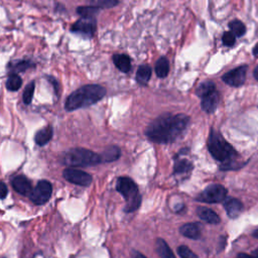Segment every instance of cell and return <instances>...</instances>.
Returning a JSON list of instances; mask_svg holds the SVG:
<instances>
[{
    "instance_id": "cell-1",
    "label": "cell",
    "mask_w": 258,
    "mask_h": 258,
    "mask_svg": "<svg viewBox=\"0 0 258 258\" xmlns=\"http://www.w3.org/2000/svg\"><path fill=\"white\" fill-rule=\"evenodd\" d=\"M188 123L189 118L184 114L162 115L147 126L145 134L152 142L170 143L181 136Z\"/></svg>"
},
{
    "instance_id": "cell-2",
    "label": "cell",
    "mask_w": 258,
    "mask_h": 258,
    "mask_svg": "<svg viewBox=\"0 0 258 258\" xmlns=\"http://www.w3.org/2000/svg\"><path fill=\"white\" fill-rule=\"evenodd\" d=\"M106 95V89L100 85H85L74 91L66 101V109L74 111L99 102Z\"/></svg>"
},
{
    "instance_id": "cell-3",
    "label": "cell",
    "mask_w": 258,
    "mask_h": 258,
    "mask_svg": "<svg viewBox=\"0 0 258 258\" xmlns=\"http://www.w3.org/2000/svg\"><path fill=\"white\" fill-rule=\"evenodd\" d=\"M208 148L212 156L224 163V168H229L231 163H234V159L237 156L236 150L228 143L224 137L214 129L211 130L208 139Z\"/></svg>"
},
{
    "instance_id": "cell-4",
    "label": "cell",
    "mask_w": 258,
    "mask_h": 258,
    "mask_svg": "<svg viewBox=\"0 0 258 258\" xmlns=\"http://www.w3.org/2000/svg\"><path fill=\"white\" fill-rule=\"evenodd\" d=\"M116 189L124 198L126 205L124 211L131 213L136 211L141 205V196L137 184L128 176H120L116 181Z\"/></svg>"
},
{
    "instance_id": "cell-5",
    "label": "cell",
    "mask_w": 258,
    "mask_h": 258,
    "mask_svg": "<svg viewBox=\"0 0 258 258\" xmlns=\"http://www.w3.org/2000/svg\"><path fill=\"white\" fill-rule=\"evenodd\" d=\"M100 154L85 148H73L64 153L62 163L69 167H85L101 163Z\"/></svg>"
},
{
    "instance_id": "cell-6",
    "label": "cell",
    "mask_w": 258,
    "mask_h": 258,
    "mask_svg": "<svg viewBox=\"0 0 258 258\" xmlns=\"http://www.w3.org/2000/svg\"><path fill=\"white\" fill-rule=\"evenodd\" d=\"M52 185L48 180H39L34 188H32L29 199L35 205L45 204L51 197Z\"/></svg>"
},
{
    "instance_id": "cell-7",
    "label": "cell",
    "mask_w": 258,
    "mask_h": 258,
    "mask_svg": "<svg viewBox=\"0 0 258 258\" xmlns=\"http://www.w3.org/2000/svg\"><path fill=\"white\" fill-rule=\"evenodd\" d=\"M62 176L66 180L81 186H89L93 181V177L91 174L74 167L66 168L62 171Z\"/></svg>"
},
{
    "instance_id": "cell-8",
    "label": "cell",
    "mask_w": 258,
    "mask_h": 258,
    "mask_svg": "<svg viewBox=\"0 0 258 258\" xmlns=\"http://www.w3.org/2000/svg\"><path fill=\"white\" fill-rule=\"evenodd\" d=\"M227 189L221 184H211L207 186L200 195V200L205 203H221L225 201Z\"/></svg>"
},
{
    "instance_id": "cell-9",
    "label": "cell",
    "mask_w": 258,
    "mask_h": 258,
    "mask_svg": "<svg viewBox=\"0 0 258 258\" xmlns=\"http://www.w3.org/2000/svg\"><path fill=\"white\" fill-rule=\"evenodd\" d=\"M246 72H247V66H240V67L226 73L222 77V79L229 86L240 87L245 83Z\"/></svg>"
},
{
    "instance_id": "cell-10",
    "label": "cell",
    "mask_w": 258,
    "mask_h": 258,
    "mask_svg": "<svg viewBox=\"0 0 258 258\" xmlns=\"http://www.w3.org/2000/svg\"><path fill=\"white\" fill-rule=\"evenodd\" d=\"M96 30V20L95 18L82 17L72 26V31L76 33L83 34L85 36H93Z\"/></svg>"
},
{
    "instance_id": "cell-11",
    "label": "cell",
    "mask_w": 258,
    "mask_h": 258,
    "mask_svg": "<svg viewBox=\"0 0 258 258\" xmlns=\"http://www.w3.org/2000/svg\"><path fill=\"white\" fill-rule=\"evenodd\" d=\"M11 184L14 190L22 196H29L32 187L30 180L24 175H16L11 179Z\"/></svg>"
},
{
    "instance_id": "cell-12",
    "label": "cell",
    "mask_w": 258,
    "mask_h": 258,
    "mask_svg": "<svg viewBox=\"0 0 258 258\" xmlns=\"http://www.w3.org/2000/svg\"><path fill=\"white\" fill-rule=\"evenodd\" d=\"M219 98L220 95L217 90L205 96L204 98H202V109L207 113H213L217 109V106L219 104Z\"/></svg>"
},
{
    "instance_id": "cell-13",
    "label": "cell",
    "mask_w": 258,
    "mask_h": 258,
    "mask_svg": "<svg viewBox=\"0 0 258 258\" xmlns=\"http://www.w3.org/2000/svg\"><path fill=\"white\" fill-rule=\"evenodd\" d=\"M224 207L226 209L228 216L232 219L237 218L241 214L242 209H243L242 203L239 200L234 199V198L226 199L225 203H224Z\"/></svg>"
},
{
    "instance_id": "cell-14",
    "label": "cell",
    "mask_w": 258,
    "mask_h": 258,
    "mask_svg": "<svg viewBox=\"0 0 258 258\" xmlns=\"http://www.w3.org/2000/svg\"><path fill=\"white\" fill-rule=\"evenodd\" d=\"M179 232L182 236L189 239H199L201 237V228L197 223H187L180 227Z\"/></svg>"
},
{
    "instance_id": "cell-15",
    "label": "cell",
    "mask_w": 258,
    "mask_h": 258,
    "mask_svg": "<svg viewBox=\"0 0 258 258\" xmlns=\"http://www.w3.org/2000/svg\"><path fill=\"white\" fill-rule=\"evenodd\" d=\"M197 214L199 218H201L203 221L209 223V224H218L220 223L219 216L211 209L205 208V207H199L197 210Z\"/></svg>"
},
{
    "instance_id": "cell-16",
    "label": "cell",
    "mask_w": 258,
    "mask_h": 258,
    "mask_svg": "<svg viewBox=\"0 0 258 258\" xmlns=\"http://www.w3.org/2000/svg\"><path fill=\"white\" fill-rule=\"evenodd\" d=\"M114 64L123 73H127L131 69V60L127 54L117 53L113 55Z\"/></svg>"
},
{
    "instance_id": "cell-17",
    "label": "cell",
    "mask_w": 258,
    "mask_h": 258,
    "mask_svg": "<svg viewBox=\"0 0 258 258\" xmlns=\"http://www.w3.org/2000/svg\"><path fill=\"white\" fill-rule=\"evenodd\" d=\"M121 151L120 148L118 146L115 145H111L109 147H107L101 154V161L102 162H112L117 160L120 157Z\"/></svg>"
},
{
    "instance_id": "cell-18",
    "label": "cell",
    "mask_w": 258,
    "mask_h": 258,
    "mask_svg": "<svg viewBox=\"0 0 258 258\" xmlns=\"http://www.w3.org/2000/svg\"><path fill=\"white\" fill-rule=\"evenodd\" d=\"M52 127L51 126H46L42 129H40L39 131L36 132L35 136H34V141L37 145L39 146H43L45 145L52 137Z\"/></svg>"
},
{
    "instance_id": "cell-19",
    "label": "cell",
    "mask_w": 258,
    "mask_h": 258,
    "mask_svg": "<svg viewBox=\"0 0 258 258\" xmlns=\"http://www.w3.org/2000/svg\"><path fill=\"white\" fill-rule=\"evenodd\" d=\"M155 249L160 258H175L173 252L171 251V249L169 248L167 243L161 238H158L156 240Z\"/></svg>"
},
{
    "instance_id": "cell-20",
    "label": "cell",
    "mask_w": 258,
    "mask_h": 258,
    "mask_svg": "<svg viewBox=\"0 0 258 258\" xmlns=\"http://www.w3.org/2000/svg\"><path fill=\"white\" fill-rule=\"evenodd\" d=\"M151 77V68L148 64H142L136 73V81L140 85H146Z\"/></svg>"
},
{
    "instance_id": "cell-21",
    "label": "cell",
    "mask_w": 258,
    "mask_h": 258,
    "mask_svg": "<svg viewBox=\"0 0 258 258\" xmlns=\"http://www.w3.org/2000/svg\"><path fill=\"white\" fill-rule=\"evenodd\" d=\"M169 72V63L166 57H160L155 63V74L159 78H165Z\"/></svg>"
},
{
    "instance_id": "cell-22",
    "label": "cell",
    "mask_w": 258,
    "mask_h": 258,
    "mask_svg": "<svg viewBox=\"0 0 258 258\" xmlns=\"http://www.w3.org/2000/svg\"><path fill=\"white\" fill-rule=\"evenodd\" d=\"M214 91H216L215 84L211 81H206V82H203L202 84H200V86L197 88L196 93L199 97L204 98L205 96L211 94Z\"/></svg>"
},
{
    "instance_id": "cell-23",
    "label": "cell",
    "mask_w": 258,
    "mask_h": 258,
    "mask_svg": "<svg viewBox=\"0 0 258 258\" xmlns=\"http://www.w3.org/2000/svg\"><path fill=\"white\" fill-rule=\"evenodd\" d=\"M99 8L94 6H80L77 8V13L81 15L82 17L87 18H95V16L98 14Z\"/></svg>"
},
{
    "instance_id": "cell-24",
    "label": "cell",
    "mask_w": 258,
    "mask_h": 258,
    "mask_svg": "<svg viewBox=\"0 0 258 258\" xmlns=\"http://www.w3.org/2000/svg\"><path fill=\"white\" fill-rule=\"evenodd\" d=\"M229 27L231 29V32H233V34L237 37L244 35L246 32V27L244 23L241 22L240 20H233L232 22L229 23Z\"/></svg>"
},
{
    "instance_id": "cell-25",
    "label": "cell",
    "mask_w": 258,
    "mask_h": 258,
    "mask_svg": "<svg viewBox=\"0 0 258 258\" xmlns=\"http://www.w3.org/2000/svg\"><path fill=\"white\" fill-rule=\"evenodd\" d=\"M22 85V80L18 75H11L6 81V88L9 91H17Z\"/></svg>"
},
{
    "instance_id": "cell-26",
    "label": "cell",
    "mask_w": 258,
    "mask_h": 258,
    "mask_svg": "<svg viewBox=\"0 0 258 258\" xmlns=\"http://www.w3.org/2000/svg\"><path fill=\"white\" fill-rule=\"evenodd\" d=\"M192 168V164L186 160V159H180L177 160L174 164V173L180 174V173H185L189 171Z\"/></svg>"
},
{
    "instance_id": "cell-27",
    "label": "cell",
    "mask_w": 258,
    "mask_h": 258,
    "mask_svg": "<svg viewBox=\"0 0 258 258\" xmlns=\"http://www.w3.org/2000/svg\"><path fill=\"white\" fill-rule=\"evenodd\" d=\"M91 6L97 8H111L118 4V0H89Z\"/></svg>"
},
{
    "instance_id": "cell-28",
    "label": "cell",
    "mask_w": 258,
    "mask_h": 258,
    "mask_svg": "<svg viewBox=\"0 0 258 258\" xmlns=\"http://www.w3.org/2000/svg\"><path fill=\"white\" fill-rule=\"evenodd\" d=\"M34 64L31 63L29 60H17L15 62H12L11 63V68L10 70L12 72H23L25 71L26 69L30 68V67H33Z\"/></svg>"
},
{
    "instance_id": "cell-29",
    "label": "cell",
    "mask_w": 258,
    "mask_h": 258,
    "mask_svg": "<svg viewBox=\"0 0 258 258\" xmlns=\"http://www.w3.org/2000/svg\"><path fill=\"white\" fill-rule=\"evenodd\" d=\"M33 93H34V82H31L29 85H27V87L23 92L22 99L25 104H30L33 97Z\"/></svg>"
},
{
    "instance_id": "cell-30",
    "label": "cell",
    "mask_w": 258,
    "mask_h": 258,
    "mask_svg": "<svg viewBox=\"0 0 258 258\" xmlns=\"http://www.w3.org/2000/svg\"><path fill=\"white\" fill-rule=\"evenodd\" d=\"M177 254L180 258H198V256L187 246L184 245H181L177 248Z\"/></svg>"
},
{
    "instance_id": "cell-31",
    "label": "cell",
    "mask_w": 258,
    "mask_h": 258,
    "mask_svg": "<svg viewBox=\"0 0 258 258\" xmlns=\"http://www.w3.org/2000/svg\"><path fill=\"white\" fill-rule=\"evenodd\" d=\"M222 41L227 46H232L236 41V36L231 31H227L222 36Z\"/></svg>"
},
{
    "instance_id": "cell-32",
    "label": "cell",
    "mask_w": 258,
    "mask_h": 258,
    "mask_svg": "<svg viewBox=\"0 0 258 258\" xmlns=\"http://www.w3.org/2000/svg\"><path fill=\"white\" fill-rule=\"evenodd\" d=\"M7 194H8L7 185L4 182L0 181V199H5Z\"/></svg>"
},
{
    "instance_id": "cell-33",
    "label": "cell",
    "mask_w": 258,
    "mask_h": 258,
    "mask_svg": "<svg viewBox=\"0 0 258 258\" xmlns=\"http://www.w3.org/2000/svg\"><path fill=\"white\" fill-rule=\"evenodd\" d=\"M131 257L132 258H146L142 253L136 251V250H132L131 252Z\"/></svg>"
},
{
    "instance_id": "cell-34",
    "label": "cell",
    "mask_w": 258,
    "mask_h": 258,
    "mask_svg": "<svg viewBox=\"0 0 258 258\" xmlns=\"http://www.w3.org/2000/svg\"><path fill=\"white\" fill-rule=\"evenodd\" d=\"M237 258H254V257L250 256L248 254H245V253H240V254H238Z\"/></svg>"
},
{
    "instance_id": "cell-35",
    "label": "cell",
    "mask_w": 258,
    "mask_h": 258,
    "mask_svg": "<svg viewBox=\"0 0 258 258\" xmlns=\"http://www.w3.org/2000/svg\"><path fill=\"white\" fill-rule=\"evenodd\" d=\"M253 75L255 77V79L258 81V66L254 69V72H253Z\"/></svg>"
},
{
    "instance_id": "cell-36",
    "label": "cell",
    "mask_w": 258,
    "mask_h": 258,
    "mask_svg": "<svg viewBox=\"0 0 258 258\" xmlns=\"http://www.w3.org/2000/svg\"><path fill=\"white\" fill-rule=\"evenodd\" d=\"M253 54L255 56H258V43L255 45V47L253 48Z\"/></svg>"
},
{
    "instance_id": "cell-37",
    "label": "cell",
    "mask_w": 258,
    "mask_h": 258,
    "mask_svg": "<svg viewBox=\"0 0 258 258\" xmlns=\"http://www.w3.org/2000/svg\"><path fill=\"white\" fill-rule=\"evenodd\" d=\"M253 257H254V258H258V249H256V250L253 251Z\"/></svg>"
},
{
    "instance_id": "cell-38",
    "label": "cell",
    "mask_w": 258,
    "mask_h": 258,
    "mask_svg": "<svg viewBox=\"0 0 258 258\" xmlns=\"http://www.w3.org/2000/svg\"><path fill=\"white\" fill-rule=\"evenodd\" d=\"M253 236H254L255 238H258V230L254 231V233H253Z\"/></svg>"
},
{
    "instance_id": "cell-39",
    "label": "cell",
    "mask_w": 258,
    "mask_h": 258,
    "mask_svg": "<svg viewBox=\"0 0 258 258\" xmlns=\"http://www.w3.org/2000/svg\"><path fill=\"white\" fill-rule=\"evenodd\" d=\"M1 258H4V257H1Z\"/></svg>"
}]
</instances>
